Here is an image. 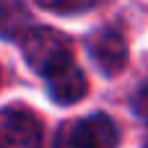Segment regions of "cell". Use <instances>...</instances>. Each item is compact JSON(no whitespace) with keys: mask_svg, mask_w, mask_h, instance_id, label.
<instances>
[{"mask_svg":"<svg viewBox=\"0 0 148 148\" xmlns=\"http://www.w3.org/2000/svg\"><path fill=\"white\" fill-rule=\"evenodd\" d=\"M135 112H138L140 120L148 122V83L138 91V96H135Z\"/></svg>","mask_w":148,"mask_h":148,"instance_id":"obj_7","label":"cell"},{"mask_svg":"<svg viewBox=\"0 0 148 148\" xmlns=\"http://www.w3.org/2000/svg\"><path fill=\"white\" fill-rule=\"evenodd\" d=\"M42 125L26 107L0 109V148H39Z\"/></svg>","mask_w":148,"mask_h":148,"instance_id":"obj_3","label":"cell"},{"mask_svg":"<svg viewBox=\"0 0 148 148\" xmlns=\"http://www.w3.org/2000/svg\"><path fill=\"white\" fill-rule=\"evenodd\" d=\"M49 81V96L57 101V104H73L78 99L86 96L88 91V83H86V75L75 68V65H68L65 70L55 73Z\"/></svg>","mask_w":148,"mask_h":148,"instance_id":"obj_5","label":"cell"},{"mask_svg":"<svg viewBox=\"0 0 148 148\" xmlns=\"http://www.w3.org/2000/svg\"><path fill=\"white\" fill-rule=\"evenodd\" d=\"M21 52L34 73L52 78L55 73L73 65V42L57 29L34 26L21 36Z\"/></svg>","mask_w":148,"mask_h":148,"instance_id":"obj_1","label":"cell"},{"mask_svg":"<svg viewBox=\"0 0 148 148\" xmlns=\"http://www.w3.org/2000/svg\"><path fill=\"white\" fill-rule=\"evenodd\" d=\"M86 47H88V55L96 62V68L107 75H117L127 62V44H125L122 34L114 31V29L94 31L88 36Z\"/></svg>","mask_w":148,"mask_h":148,"instance_id":"obj_4","label":"cell"},{"mask_svg":"<svg viewBox=\"0 0 148 148\" xmlns=\"http://www.w3.org/2000/svg\"><path fill=\"white\" fill-rule=\"evenodd\" d=\"M26 21V8H21L18 3L8 0V3H0V34L3 36H10L16 34V29Z\"/></svg>","mask_w":148,"mask_h":148,"instance_id":"obj_6","label":"cell"},{"mask_svg":"<svg viewBox=\"0 0 148 148\" xmlns=\"http://www.w3.org/2000/svg\"><path fill=\"white\" fill-rule=\"evenodd\" d=\"M42 8H47V10H62V8H68L73 0H36Z\"/></svg>","mask_w":148,"mask_h":148,"instance_id":"obj_8","label":"cell"},{"mask_svg":"<svg viewBox=\"0 0 148 148\" xmlns=\"http://www.w3.org/2000/svg\"><path fill=\"white\" fill-rule=\"evenodd\" d=\"M146 148H148V140H146Z\"/></svg>","mask_w":148,"mask_h":148,"instance_id":"obj_9","label":"cell"},{"mask_svg":"<svg viewBox=\"0 0 148 148\" xmlns=\"http://www.w3.org/2000/svg\"><path fill=\"white\" fill-rule=\"evenodd\" d=\"M117 140V125L104 114H91L65 122L55 135V148H114Z\"/></svg>","mask_w":148,"mask_h":148,"instance_id":"obj_2","label":"cell"}]
</instances>
